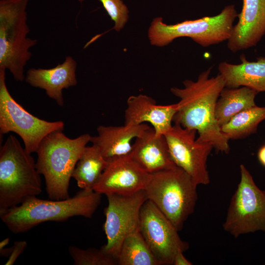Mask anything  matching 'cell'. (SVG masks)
<instances>
[{"label": "cell", "mask_w": 265, "mask_h": 265, "mask_svg": "<svg viewBox=\"0 0 265 265\" xmlns=\"http://www.w3.org/2000/svg\"><path fill=\"white\" fill-rule=\"evenodd\" d=\"M29 0H0V69L8 70L17 81L25 79L24 67L37 40L27 37L26 7Z\"/></svg>", "instance_id": "cell-6"}, {"label": "cell", "mask_w": 265, "mask_h": 265, "mask_svg": "<svg viewBox=\"0 0 265 265\" xmlns=\"http://www.w3.org/2000/svg\"><path fill=\"white\" fill-rule=\"evenodd\" d=\"M258 158L261 164L265 167V145L259 149L258 153Z\"/></svg>", "instance_id": "cell-28"}, {"label": "cell", "mask_w": 265, "mask_h": 265, "mask_svg": "<svg viewBox=\"0 0 265 265\" xmlns=\"http://www.w3.org/2000/svg\"><path fill=\"white\" fill-rule=\"evenodd\" d=\"M91 136L83 134L68 137L62 131L53 132L41 141L36 153L37 169L45 179L50 199L63 200L70 197V179L76 165Z\"/></svg>", "instance_id": "cell-3"}, {"label": "cell", "mask_w": 265, "mask_h": 265, "mask_svg": "<svg viewBox=\"0 0 265 265\" xmlns=\"http://www.w3.org/2000/svg\"><path fill=\"white\" fill-rule=\"evenodd\" d=\"M102 195L93 189H82L63 200L31 196L19 205L0 211V217L11 232L23 233L47 221H64L76 216L91 218L100 204Z\"/></svg>", "instance_id": "cell-2"}, {"label": "cell", "mask_w": 265, "mask_h": 265, "mask_svg": "<svg viewBox=\"0 0 265 265\" xmlns=\"http://www.w3.org/2000/svg\"><path fill=\"white\" fill-rule=\"evenodd\" d=\"M150 127L140 125L124 124L121 126H100L97 135L91 137L90 142L108 162L130 154L132 140Z\"/></svg>", "instance_id": "cell-17"}, {"label": "cell", "mask_w": 265, "mask_h": 265, "mask_svg": "<svg viewBox=\"0 0 265 265\" xmlns=\"http://www.w3.org/2000/svg\"><path fill=\"white\" fill-rule=\"evenodd\" d=\"M61 121L50 122L27 111L12 97L6 84L5 70L0 69V133L13 132L22 139L25 149L36 152L42 140L50 133L62 131Z\"/></svg>", "instance_id": "cell-9"}, {"label": "cell", "mask_w": 265, "mask_h": 265, "mask_svg": "<svg viewBox=\"0 0 265 265\" xmlns=\"http://www.w3.org/2000/svg\"><path fill=\"white\" fill-rule=\"evenodd\" d=\"M265 120V106L246 109L221 126L222 132L230 140L241 139L256 133L259 124Z\"/></svg>", "instance_id": "cell-23"}, {"label": "cell", "mask_w": 265, "mask_h": 265, "mask_svg": "<svg viewBox=\"0 0 265 265\" xmlns=\"http://www.w3.org/2000/svg\"><path fill=\"white\" fill-rule=\"evenodd\" d=\"M77 62L68 56L61 64L50 69L31 68L28 70L26 81L31 86L44 89L48 96L63 106L62 90L77 84Z\"/></svg>", "instance_id": "cell-16"}, {"label": "cell", "mask_w": 265, "mask_h": 265, "mask_svg": "<svg viewBox=\"0 0 265 265\" xmlns=\"http://www.w3.org/2000/svg\"><path fill=\"white\" fill-rule=\"evenodd\" d=\"M238 15L235 6L231 4L215 16L186 20L174 25H167L161 17H157L152 22L148 35L151 44L158 47L167 45L176 38L186 37L207 47L228 41Z\"/></svg>", "instance_id": "cell-7"}, {"label": "cell", "mask_w": 265, "mask_h": 265, "mask_svg": "<svg viewBox=\"0 0 265 265\" xmlns=\"http://www.w3.org/2000/svg\"><path fill=\"white\" fill-rule=\"evenodd\" d=\"M130 155L151 174L176 166L170 156L164 135H156L151 127L134 139Z\"/></svg>", "instance_id": "cell-18"}, {"label": "cell", "mask_w": 265, "mask_h": 265, "mask_svg": "<svg viewBox=\"0 0 265 265\" xmlns=\"http://www.w3.org/2000/svg\"><path fill=\"white\" fill-rule=\"evenodd\" d=\"M139 232L161 265H172L176 254L189 248L188 243L181 238L171 222L148 199L140 210Z\"/></svg>", "instance_id": "cell-11"}, {"label": "cell", "mask_w": 265, "mask_h": 265, "mask_svg": "<svg viewBox=\"0 0 265 265\" xmlns=\"http://www.w3.org/2000/svg\"><path fill=\"white\" fill-rule=\"evenodd\" d=\"M119 265H161L155 257L139 231L127 237L117 259Z\"/></svg>", "instance_id": "cell-22"}, {"label": "cell", "mask_w": 265, "mask_h": 265, "mask_svg": "<svg viewBox=\"0 0 265 265\" xmlns=\"http://www.w3.org/2000/svg\"><path fill=\"white\" fill-rule=\"evenodd\" d=\"M82 2L84 0H78ZM111 20L114 22L112 29L119 31L129 19V10L122 0H99Z\"/></svg>", "instance_id": "cell-25"}, {"label": "cell", "mask_w": 265, "mask_h": 265, "mask_svg": "<svg viewBox=\"0 0 265 265\" xmlns=\"http://www.w3.org/2000/svg\"><path fill=\"white\" fill-rule=\"evenodd\" d=\"M197 132L174 124L164 136L175 165L189 174L198 185H207L210 178L207 162L214 148L210 143L198 141Z\"/></svg>", "instance_id": "cell-12"}, {"label": "cell", "mask_w": 265, "mask_h": 265, "mask_svg": "<svg viewBox=\"0 0 265 265\" xmlns=\"http://www.w3.org/2000/svg\"><path fill=\"white\" fill-rule=\"evenodd\" d=\"M42 191L36 162L10 134L0 149V211L19 205Z\"/></svg>", "instance_id": "cell-4"}, {"label": "cell", "mask_w": 265, "mask_h": 265, "mask_svg": "<svg viewBox=\"0 0 265 265\" xmlns=\"http://www.w3.org/2000/svg\"><path fill=\"white\" fill-rule=\"evenodd\" d=\"M177 104L159 105L152 98L144 94L130 96L127 101L124 124H150L157 135H164L172 127Z\"/></svg>", "instance_id": "cell-15"}, {"label": "cell", "mask_w": 265, "mask_h": 265, "mask_svg": "<svg viewBox=\"0 0 265 265\" xmlns=\"http://www.w3.org/2000/svg\"><path fill=\"white\" fill-rule=\"evenodd\" d=\"M198 184L182 168L176 166L151 174L145 189L151 200L179 232L194 212Z\"/></svg>", "instance_id": "cell-5"}, {"label": "cell", "mask_w": 265, "mask_h": 265, "mask_svg": "<svg viewBox=\"0 0 265 265\" xmlns=\"http://www.w3.org/2000/svg\"><path fill=\"white\" fill-rule=\"evenodd\" d=\"M27 242L25 240L16 241L12 247L11 253L8 257V259L6 262L5 265H13L20 256L24 251L27 246Z\"/></svg>", "instance_id": "cell-26"}, {"label": "cell", "mask_w": 265, "mask_h": 265, "mask_svg": "<svg viewBox=\"0 0 265 265\" xmlns=\"http://www.w3.org/2000/svg\"><path fill=\"white\" fill-rule=\"evenodd\" d=\"M237 17L227 43L233 53L255 46L265 34V0H243Z\"/></svg>", "instance_id": "cell-14"}, {"label": "cell", "mask_w": 265, "mask_h": 265, "mask_svg": "<svg viewBox=\"0 0 265 265\" xmlns=\"http://www.w3.org/2000/svg\"><path fill=\"white\" fill-rule=\"evenodd\" d=\"M239 58V64L223 61L218 65L219 74L224 80L225 87L245 86L258 93L265 92V57H259L256 61H249L242 54Z\"/></svg>", "instance_id": "cell-19"}, {"label": "cell", "mask_w": 265, "mask_h": 265, "mask_svg": "<svg viewBox=\"0 0 265 265\" xmlns=\"http://www.w3.org/2000/svg\"><path fill=\"white\" fill-rule=\"evenodd\" d=\"M151 178L130 154L108 162L93 190L101 194H130L145 190Z\"/></svg>", "instance_id": "cell-13"}, {"label": "cell", "mask_w": 265, "mask_h": 265, "mask_svg": "<svg viewBox=\"0 0 265 265\" xmlns=\"http://www.w3.org/2000/svg\"><path fill=\"white\" fill-rule=\"evenodd\" d=\"M212 69L201 73L196 81L184 80L183 88H171L172 93L179 99L173 122L196 130L198 141L210 143L217 152L227 154L229 139L222 132L215 115L216 104L225 83L220 74L210 77Z\"/></svg>", "instance_id": "cell-1"}, {"label": "cell", "mask_w": 265, "mask_h": 265, "mask_svg": "<svg viewBox=\"0 0 265 265\" xmlns=\"http://www.w3.org/2000/svg\"><path fill=\"white\" fill-rule=\"evenodd\" d=\"M69 253L75 265H115L117 260L107 254L101 248L82 249L77 246H70Z\"/></svg>", "instance_id": "cell-24"}, {"label": "cell", "mask_w": 265, "mask_h": 265, "mask_svg": "<svg viewBox=\"0 0 265 265\" xmlns=\"http://www.w3.org/2000/svg\"><path fill=\"white\" fill-rule=\"evenodd\" d=\"M10 241V238L9 237L3 239L0 242V250H1L6 247Z\"/></svg>", "instance_id": "cell-29"}, {"label": "cell", "mask_w": 265, "mask_h": 265, "mask_svg": "<svg viewBox=\"0 0 265 265\" xmlns=\"http://www.w3.org/2000/svg\"><path fill=\"white\" fill-rule=\"evenodd\" d=\"M258 93L245 86L225 87L217 101L215 115L221 127L234 116L249 108L257 106L255 98Z\"/></svg>", "instance_id": "cell-20"}, {"label": "cell", "mask_w": 265, "mask_h": 265, "mask_svg": "<svg viewBox=\"0 0 265 265\" xmlns=\"http://www.w3.org/2000/svg\"><path fill=\"white\" fill-rule=\"evenodd\" d=\"M108 163L94 145L87 146L76 165L72 177L80 188L93 190Z\"/></svg>", "instance_id": "cell-21"}, {"label": "cell", "mask_w": 265, "mask_h": 265, "mask_svg": "<svg viewBox=\"0 0 265 265\" xmlns=\"http://www.w3.org/2000/svg\"><path fill=\"white\" fill-rule=\"evenodd\" d=\"M106 196L108 206L105 209L104 229L107 242L101 248L117 260L125 238L139 231L140 210L147 197L145 190L130 194H110Z\"/></svg>", "instance_id": "cell-10"}, {"label": "cell", "mask_w": 265, "mask_h": 265, "mask_svg": "<svg viewBox=\"0 0 265 265\" xmlns=\"http://www.w3.org/2000/svg\"><path fill=\"white\" fill-rule=\"evenodd\" d=\"M240 179L230 202L223 228L234 238L258 231L265 233V190L256 184L243 164Z\"/></svg>", "instance_id": "cell-8"}, {"label": "cell", "mask_w": 265, "mask_h": 265, "mask_svg": "<svg viewBox=\"0 0 265 265\" xmlns=\"http://www.w3.org/2000/svg\"><path fill=\"white\" fill-rule=\"evenodd\" d=\"M182 251H179L175 256L173 261V265H191L192 263L184 255Z\"/></svg>", "instance_id": "cell-27"}]
</instances>
